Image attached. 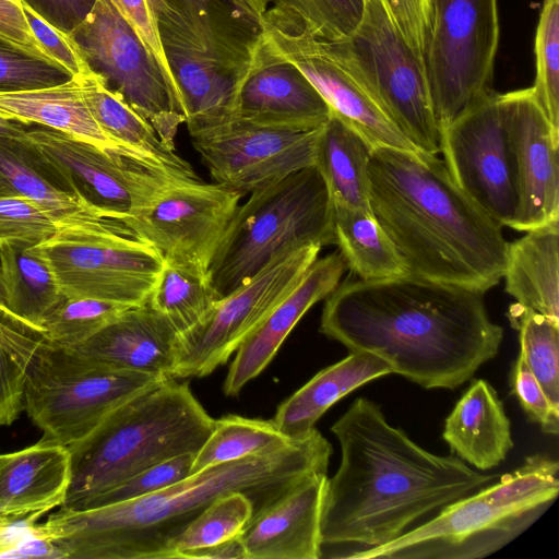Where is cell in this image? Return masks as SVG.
<instances>
[{
    "label": "cell",
    "instance_id": "cell-1",
    "mask_svg": "<svg viewBox=\"0 0 559 559\" xmlns=\"http://www.w3.org/2000/svg\"><path fill=\"white\" fill-rule=\"evenodd\" d=\"M331 431L342 454L336 473L326 479L320 558L349 559L388 544L496 477L456 455L425 450L366 397H357Z\"/></svg>",
    "mask_w": 559,
    "mask_h": 559
},
{
    "label": "cell",
    "instance_id": "cell-2",
    "mask_svg": "<svg viewBox=\"0 0 559 559\" xmlns=\"http://www.w3.org/2000/svg\"><path fill=\"white\" fill-rule=\"evenodd\" d=\"M477 289L412 274L346 278L325 298L320 332L385 359L425 389H455L500 349L503 329Z\"/></svg>",
    "mask_w": 559,
    "mask_h": 559
},
{
    "label": "cell",
    "instance_id": "cell-3",
    "mask_svg": "<svg viewBox=\"0 0 559 559\" xmlns=\"http://www.w3.org/2000/svg\"><path fill=\"white\" fill-rule=\"evenodd\" d=\"M332 447L314 428L302 438L204 468L153 493L88 510L63 507L39 524L63 559H174L173 546L215 499L249 496L255 511L314 473H326Z\"/></svg>",
    "mask_w": 559,
    "mask_h": 559
},
{
    "label": "cell",
    "instance_id": "cell-4",
    "mask_svg": "<svg viewBox=\"0 0 559 559\" xmlns=\"http://www.w3.org/2000/svg\"><path fill=\"white\" fill-rule=\"evenodd\" d=\"M370 210L409 274L486 293L503 278L502 226L452 179L436 154L374 147Z\"/></svg>",
    "mask_w": 559,
    "mask_h": 559
},
{
    "label": "cell",
    "instance_id": "cell-5",
    "mask_svg": "<svg viewBox=\"0 0 559 559\" xmlns=\"http://www.w3.org/2000/svg\"><path fill=\"white\" fill-rule=\"evenodd\" d=\"M212 418L187 383L166 378L112 411L68 447L71 481L63 508L81 510L100 493L170 457L195 454Z\"/></svg>",
    "mask_w": 559,
    "mask_h": 559
},
{
    "label": "cell",
    "instance_id": "cell-6",
    "mask_svg": "<svg viewBox=\"0 0 559 559\" xmlns=\"http://www.w3.org/2000/svg\"><path fill=\"white\" fill-rule=\"evenodd\" d=\"M0 333L25 374L24 411L43 439L66 447L88 436L124 402L166 379L105 366L2 320Z\"/></svg>",
    "mask_w": 559,
    "mask_h": 559
},
{
    "label": "cell",
    "instance_id": "cell-7",
    "mask_svg": "<svg viewBox=\"0 0 559 559\" xmlns=\"http://www.w3.org/2000/svg\"><path fill=\"white\" fill-rule=\"evenodd\" d=\"M334 243L333 204L321 174L310 166L238 205L212 258L209 281L222 298L286 250Z\"/></svg>",
    "mask_w": 559,
    "mask_h": 559
},
{
    "label": "cell",
    "instance_id": "cell-8",
    "mask_svg": "<svg viewBox=\"0 0 559 559\" xmlns=\"http://www.w3.org/2000/svg\"><path fill=\"white\" fill-rule=\"evenodd\" d=\"M329 45L383 115L417 150L440 153V129L423 62L380 0H365L361 20L354 32Z\"/></svg>",
    "mask_w": 559,
    "mask_h": 559
},
{
    "label": "cell",
    "instance_id": "cell-9",
    "mask_svg": "<svg viewBox=\"0 0 559 559\" xmlns=\"http://www.w3.org/2000/svg\"><path fill=\"white\" fill-rule=\"evenodd\" d=\"M36 248L66 297L128 306L147 305L164 262L152 246L118 221L57 227Z\"/></svg>",
    "mask_w": 559,
    "mask_h": 559
},
{
    "label": "cell",
    "instance_id": "cell-10",
    "mask_svg": "<svg viewBox=\"0 0 559 559\" xmlns=\"http://www.w3.org/2000/svg\"><path fill=\"white\" fill-rule=\"evenodd\" d=\"M424 72L440 131L492 93L498 0H428Z\"/></svg>",
    "mask_w": 559,
    "mask_h": 559
},
{
    "label": "cell",
    "instance_id": "cell-11",
    "mask_svg": "<svg viewBox=\"0 0 559 559\" xmlns=\"http://www.w3.org/2000/svg\"><path fill=\"white\" fill-rule=\"evenodd\" d=\"M322 247L286 250L242 286L216 300L203 319L179 332L171 378H202L227 362L267 313L301 280Z\"/></svg>",
    "mask_w": 559,
    "mask_h": 559
},
{
    "label": "cell",
    "instance_id": "cell-12",
    "mask_svg": "<svg viewBox=\"0 0 559 559\" xmlns=\"http://www.w3.org/2000/svg\"><path fill=\"white\" fill-rule=\"evenodd\" d=\"M88 70L115 92L175 150L186 116L158 66L110 0H97L85 21L70 35Z\"/></svg>",
    "mask_w": 559,
    "mask_h": 559
},
{
    "label": "cell",
    "instance_id": "cell-13",
    "mask_svg": "<svg viewBox=\"0 0 559 559\" xmlns=\"http://www.w3.org/2000/svg\"><path fill=\"white\" fill-rule=\"evenodd\" d=\"M27 139L62 174L79 199L107 219L123 223L144 210L169 182L188 178L40 126H32Z\"/></svg>",
    "mask_w": 559,
    "mask_h": 559
},
{
    "label": "cell",
    "instance_id": "cell-14",
    "mask_svg": "<svg viewBox=\"0 0 559 559\" xmlns=\"http://www.w3.org/2000/svg\"><path fill=\"white\" fill-rule=\"evenodd\" d=\"M440 153L459 188L502 227L512 228L518 180L501 93L483 97L443 128Z\"/></svg>",
    "mask_w": 559,
    "mask_h": 559
},
{
    "label": "cell",
    "instance_id": "cell-15",
    "mask_svg": "<svg viewBox=\"0 0 559 559\" xmlns=\"http://www.w3.org/2000/svg\"><path fill=\"white\" fill-rule=\"evenodd\" d=\"M240 198L216 182L178 178L123 224L152 246L163 261L207 275Z\"/></svg>",
    "mask_w": 559,
    "mask_h": 559
},
{
    "label": "cell",
    "instance_id": "cell-16",
    "mask_svg": "<svg viewBox=\"0 0 559 559\" xmlns=\"http://www.w3.org/2000/svg\"><path fill=\"white\" fill-rule=\"evenodd\" d=\"M319 129L295 131L239 119L190 132L211 177L241 197L314 166Z\"/></svg>",
    "mask_w": 559,
    "mask_h": 559
},
{
    "label": "cell",
    "instance_id": "cell-17",
    "mask_svg": "<svg viewBox=\"0 0 559 559\" xmlns=\"http://www.w3.org/2000/svg\"><path fill=\"white\" fill-rule=\"evenodd\" d=\"M260 25L266 48L274 56L294 64L320 93L331 112L373 147L419 151L367 95L328 40L312 35L297 19L280 14L271 8Z\"/></svg>",
    "mask_w": 559,
    "mask_h": 559
},
{
    "label": "cell",
    "instance_id": "cell-18",
    "mask_svg": "<svg viewBox=\"0 0 559 559\" xmlns=\"http://www.w3.org/2000/svg\"><path fill=\"white\" fill-rule=\"evenodd\" d=\"M543 511L491 504L476 492L440 510L428 522L350 559H477L499 550L533 524Z\"/></svg>",
    "mask_w": 559,
    "mask_h": 559
},
{
    "label": "cell",
    "instance_id": "cell-19",
    "mask_svg": "<svg viewBox=\"0 0 559 559\" xmlns=\"http://www.w3.org/2000/svg\"><path fill=\"white\" fill-rule=\"evenodd\" d=\"M512 148L519 204L513 229L526 231L559 221L557 136L532 87L501 93Z\"/></svg>",
    "mask_w": 559,
    "mask_h": 559
},
{
    "label": "cell",
    "instance_id": "cell-20",
    "mask_svg": "<svg viewBox=\"0 0 559 559\" xmlns=\"http://www.w3.org/2000/svg\"><path fill=\"white\" fill-rule=\"evenodd\" d=\"M331 116L326 102L292 63L274 56L262 38L238 83L233 118L276 129L308 131Z\"/></svg>",
    "mask_w": 559,
    "mask_h": 559
},
{
    "label": "cell",
    "instance_id": "cell-21",
    "mask_svg": "<svg viewBox=\"0 0 559 559\" xmlns=\"http://www.w3.org/2000/svg\"><path fill=\"white\" fill-rule=\"evenodd\" d=\"M162 40L199 49L234 72L247 74L261 26L229 0H151Z\"/></svg>",
    "mask_w": 559,
    "mask_h": 559
},
{
    "label": "cell",
    "instance_id": "cell-22",
    "mask_svg": "<svg viewBox=\"0 0 559 559\" xmlns=\"http://www.w3.org/2000/svg\"><path fill=\"white\" fill-rule=\"evenodd\" d=\"M326 479L309 475L255 511L240 534L246 559H320Z\"/></svg>",
    "mask_w": 559,
    "mask_h": 559
},
{
    "label": "cell",
    "instance_id": "cell-23",
    "mask_svg": "<svg viewBox=\"0 0 559 559\" xmlns=\"http://www.w3.org/2000/svg\"><path fill=\"white\" fill-rule=\"evenodd\" d=\"M346 270V262L338 251L317 259L309 266L299 283L237 349L223 385L226 395H237L269 366L298 321L336 288Z\"/></svg>",
    "mask_w": 559,
    "mask_h": 559
},
{
    "label": "cell",
    "instance_id": "cell-24",
    "mask_svg": "<svg viewBox=\"0 0 559 559\" xmlns=\"http://www.w3.org/2000/svg\"><path fill=\"white\" fill-rule=\"evenodd\" d=\"M178 334L166 316L148 305L133 306L68 348L115 369L171 378Z\"/></svg>",
    "mask_w": 559,
    "mask_h": 559
},
{
    "label": "cell",
    "instance_id": "cell-25",
    "mask_svg": "<svg viewBox=\"0 0 559 559\" xmlns=\"http://www.w3.org/2000/svg\"><path fill=\"white\" fill-rule=\"evenodd\" d=\"M0 197L28 200L57 227L100 221L74 193L56 166L25 139L0 136Z\"/></svg>",
    "mask_w": 559,
    "mask_h": 559
},
{
    "label": "cell",
    "instance_id": "cell-26",
    "mask_svg": "<svg viewBox=\"0 0 559 559\" xmlns=\"http://www.w3.org/2000/svg\"><path fill=\"white\" fill-rule=\"evenodd\" d=\"M71 481L68 447L40 439L0 454V515L46 513L62 507Z\"/></svg>",
    "mask_w": 559,
    "mask_h": 559
},
{
    "label": "cell",
    "instance_id": "cell-27",
    "mask_svg": "<svg viewBox=\"0 0 559 559\" xmlns=\"http://www.w3.org/2000/svg\"><path fill=\"white\" fill-rule=\"evenodd\" d=\"M442 438L457 457L480 471L506 460L514 445L511 424L489 382L472 381L445 419Z\"/></svg>",
    "mask_w": 559,
    "mask_h": 559
},
{
    "label": "cell",
    "instance_id": "cell-28",
    "mask_svg": "<svg viewBox=\"0 0 559 559\" xmlns=\"http://www.w3.org/2000/svg\"><path fill=\"white\" fill-rule=\"evenodd\" d=\"M390 373H393L392 366L379 355L366 350L349 352L345 358L319 371L282 402L272 420L287 438H302L342 397Z\"/></svg>",
    "mask_w": 559,
    "mask_h": 559
},
{
    "label": "cell",
    "instance_id": "cell-29",
    "mask_svg": "<svg viewBox=\"0 0 559 559\" xmlns=\"http://www.w3.org/2000/svg\"><path fill=\"white\" fill-rule=\"evenodd\" d=\"M180 88L189 133L233 118L240 78L188 44L162 40Z\"/></svg>",
    "mask_w": 559,
    "mask_h": 559
},
{
    "label": "cell",
    "instance_id": "cell-30",
    "mask_svg": "<svg viewBox=\"0 0 559 559\" xmlns=\"http://www.w3.org/2000/svg\"><path fill=\"white\" fill-rule=\"evenodd\" d=\"M558 222L508 242L503 277L516 306L559 321Z\"/></svg>",
    "mask_w": 559,
    "mask_h": 559
},
{
    "label": "cell",
    "instance_id": "cell-31",
    "mask_svg": "<svg viewBox=\"0 0 559 559\" xmlns=\"http://www.w3.org/2000/svg\"><path fill=\"white\" fill-rule=\"evenodd\" d=\"M0 116L29 126L49 128L102 150L139 158L99 128L84 102L80 76L56 86L0 93Z\"/></svg>",
    "mask_w": 559,
    "mask_h": 559
},
{
    "label": "cell",
    "instance_id": "cell-32",
    "mask_svg": "<svg viewBox=\"0 0 559 559\" xmlns=\"http://www.w3.org/2000/svg\"><path fill=\"white\" fill-rule=\"evenodd\" d=\"M0 266L11 325L38 335L44 319L66 298L36 245H0Z\"/></svg>",
    "mask_w": 559,
    "mask_h": 559
},
{
    "label": "cell",
    "instance_id": "cell-33",
    "mask_svg": "<svg viewBox=\"0 0 559 559\" xmlns=\"http://www.w3.org/2000/svg\"><path fill=\"white\" fill-rule=\"evenodd\" d=\"M84 102L103 132L129 153L146 162L198 179L191 165L175 150L167 147L153 127L133 110L121 96L91 73L80 76Z\"/></svg>",
    "mask_w": 559,
    "mask_h": 559
},
{
    "label": "cell",
    "instance_id": "cell-34",
    "mask_svg": "<svg viewBox=\"0 0 559 559\" xmlns=\"http://www.w3.org/2000/svg\"><path fill=\"white\" fill-rule=\"evenodd\" d=\"M373 148L356 130L331 112L319 131L314 166L333 204L370 210L368 163Z\"/></svg>",
    "mask_w": 559,
    "mask_h": 559
},
{
    "label": "cell",
    "instance_id": "cell-35",
    "mask_svg": "<svg viewBox=\"0 0 559 559\" xmlns=\"http://www.w3.org/2000/svg\"><path fill=\"white\" fill-rule=\"evenodd\" d=\"M333 226L334 245L357 278L373 281L409 274L406 261L371 210L333 204Z\"/></svg>",
    "mask_w": 559,
    "mask_h": 559
},
{
    "label": "cell",
    "instance_id": "cell-36",
    "mask_svg": "<svg viewBox=\"0 0 559 559\" xmlns=\"http://www.w3.org/2000/svg\"><path fill=\"white\" fill-rule=\"evenodd\" d=\"M290 440L280 432L272 419L223 416L214 419L210 436L195 453L191 474L277 449Z\"/></svg>",
    "mask_w": 559,
    "mask_h": 559
},
{
    "label": "cell",
    "instance_id": "cell-37",
    "mask_svg": "<svg viewBox=\"0 0 559 559\" xmlns=\"http://www.w3.org/2000/svg\"><path fill=\"white\" fill-rule=\"evenodd\" d=\"M218 299L207 275L164 261L147 305L182 332L200 322Z\"/></svg>",
    "mask_w": 559,
    "mask_h": 559
},
{
    "label": "cell",
    "instance_id": "cell-38",
    "mask_svg": "<svg viewBox=\"0 0 559 559\" xmlns=\"http://www.w3.org/2000/svg\"><path fill=\"white\" fill-rule=\"evenodd\" d=\"M559 491V463L535 454L489 487L476 493L485 501L519 511H545Z\"/></svg>",
    "mask_w": 559,
    "mask_h": 559
},
{
    "label": "cell",
    "instance_id": "cell-39",
    "mask_svg": "<svg viewBox=\"0 0 559 559\" xmlns=\"http://www.w3.org/2000/svg\"><path fill=\"white\" fill-rule=\"evenodd\" d=\"M509 317L519 332V355L559 407V321L516 305L510 308Z\"/></svg>",
    "mask_w": 559,
    "mask_h": 559
},
{
    "label": "cell",
    "instance_id": "cell-40",
    "mask_svg": "<svg viewBox=\"0 0 559 559\" xmlns=\"http://www.w3.org/2000/svg\"><path fill=\"white\" fill-rule=\"evenodd\" d=\"M254 512L255 504L246 493L236 491L218 497L176 539L173 558L187 559L194 550L239 536Z\"/></svg>",
    "mask_w": 559,
    "mask_h": 559
},
{
    "label": "cell",
    "instance_id": "cell-41",
    "mask_svg": "<svg viewBox=\"0 0 559 559\" xmlns=\"http://www.w3.org/2000/svg\"><path fill=\"white\" fill-rule=\"evenodd\" d=\"M129 307L92 298L66 297L43 321L38 336L61 347L90 338Z\"/></svg>",
    "mask_w": 559,
    "mask_h": 559
},
{
    "label": "cell",
    "instance_id": "cell-42",
    "mask_svg": "<svg viewBox=\"0 0 559 559\" xmlns=\"http://www.w3.org/2000/svg\"><path fill=\"white\" fill-rule=\"evenodd\" d=\"M534 97L559 136V0H544L535 35Z\"/></svg>",
    "mask_w": 559,
    "mask_h": 559
},
{
    "label": "cell",
    "instance_id": "cell-43",
    "mask_svg": "<svg viewBox=\"0 0 559 559\" xmlns=\"http://www.w3.org/2000/svg\"><path fill=\"white\" fill-rule=\"evenodd\" d=\"M271 9L297 19L312 35L336 41L359 24L365 0H265Z\"/></svg>",
    "mask_w": 559,
    "mask_h": 559
},
{
    "label": "cell",
    "instance_id": "cell-44",
    "mask_svg": "<svg viewBox=\"0 0 559 559\" xmlns=\"http://www.w3.org/2000/svg\"><path fill=\"white\" fill-rule=\"evenodd\" d=\"M74 76L60 63L0 35V93L56 86Z\"/></svg>",
    "mask_w": 559,
    "mask_h": 559
},
{
    "label": "cell",
    "instance_id": "cell-45",
    "mask_svg": "<svg viewBox=\"0 0 559 559\" xmlns=\"http://www.w3.org/2000/svg\"><path fill=\"white\" fill-rule=\"evenodd\" d=\"M194 455L185 453L157 463L93 498L81 510L138 499L175 484L191 474Z\"/></svg>",
    "mask_w": 559,
    "mask_h": 559
},
{
    "label": "cell",
    "instance_id": "cell-46",
    "mask_svg": "<svg viewBox=\"0 0 559 559\" xmlns=\"http://www.w3.org/2000/svg\"><path fill=\"white\" fill-rule=\"evenodd\" d=\"M57 230L53 221L35 203L0 197V245L27 242L38 245Z\"/></svg>",
    "mask_w": 559,
    "mask_h": 559
},
{
    "label": "cell",
    "instance_id": "cell-47",
    "mask_svg": "<svg viewBox=\"0 0 559 559\" xmlns=\"http://www.w3.org/2000/svg\"><path fill=\"white\" fill-rule=\"evenodd\" d=\"M110 2L139 36L185 112L180 88L171 73L160 43L156 14L151 0H110Z\"/></svg>",
    "mask_w": 559,
    "mask_h": 559
},
{
    "label": "cell",
    "instance_id": "cell-48",
    "mask_svg": "<svg viewBox=\"0 0 559 559\" xmlns=\"http://www.w3.org/2000/svg\"><path fill=\"white\" fill-rule=\"evenodd\" d=\"M510 384L527 417L538 424L545 433L557 436L559 432V407L549 400L520 355L513 362Z\"/></svg>",
    "mask_w": 559,
    "mask_h": 559
},
{
    "label": "cell",
    "instance_id": "cell-49",
    "mask_svg": "<svg viewBox=\"0 0 559 559\" xmlns=\"http://www.w3.org/2000/svg\"><path fill=\"white\" fill-rule=\"evenodd\" d=\"M23 11L33 35L51 59L64 67L73 76L92 73L69 35L47 23L28 7L23 5Z\"/></svg>",
    "mask_w": 559,
    "mask_h": 559
},
{
    "label": "cell",
    "instance_id": "cell-50",
    "mask_svg": "<svg viewBox=\"0 0 559 559\" xmlns=\"http://www.w3.org/2000/svg\"><path fill=\"white\" fill-rule=\"evenodd\" d=\"M380 1L407 45L423 62L426 38L429 31L428 0Z\"/></svg>",
    "mask_w": 559,
    "mask_h": 559
},
{
    "label": "cell",
    "instance_id": "cell-51",
    "mask_svg": "<svg viewBox=\"0 0 559 559\" xmlns=\"http://www.w3.org/2000/svg\"><path fill=\"white\" fill-rule=\"evenodd\" d=\"M24 388L25 374L0 333V427L13 424L24 411Z\"/></svg>",
    "mask_w": 559,
    "mask_h": 559
},
{
    "label": "cell",
    "instance_id": "cell-52",
    "mask_svg": "<svg viewBox=\"0 0 559 559\" xmlns=\"http://www.w3.org/2000/svg\"><path fill=\"white\" fill-rule=\"evenodd\" d=\"M38 16L70 35L92 12L97 0H21Z\"/></svg>",
    "mask_w": 559,
    "mask_h": 559
},
{
    "label": "cell",
    "instance_id": "cell-53",
    "mask_svg": "<svg viewBox=\"0 0 559 559\" xmlns=\"http://www.w3.org/2000/svg\"><path fill=\"white\" fill-rule=\"evenodd\" d=\"M0 35L39 56L51 59L33 35L21 0H0Z\"/></svg>",
    "mask_w": 559,
    "mask_h": 559
},
{
    "label": "cell",
    "instance_id": "cell-54",
    "mask_svg": "<svg viewBox=\"0 0 559 559\" xmlns=\"http://www.w3.org/2000/svg\"><path fill=\"white\" fill-rule=\"evenodd\" d=\"M187 559H246L240 535L227 542L190 552Z\"/></svg>",
    "mask_w": 559,
    "mask_h": 559
},
{
    "label": "cell",
    "instance_id": "cell-55",
    "mask_svg": "<svg viewBox=\"0 0 559 559\" xmlns=\"http://www.w3.org/2000/svg\"><path fill=\"white\" fill-rule=\"evenodd\" d=\"M247 15L261 24V21L269 9L265 0H229Z\"/></svg>",
    "mask_w": 559,
    "mask_h": 559
},
{
    "label": "cell",
    "instance_id": "cell-56",
    "mask_svg": "<svg viewBox=\"0 0 559 559\" xmlns=\"http://www.w3.org/2000/svg\"><path fill=\"white\" fill-rule=\"evenodd\" d=\"M32 126L0 116V136L25 139Z\"/></svg>",
    "mask_w": 559,
    "mask_h": 559
},
{
    "label": "cell",
    "instance_id": "cell-57",
    "mask_svg": "<svg viewBox=\"0 0 559 559\" xmlns=\"http://www.w3.org/2000/svg\"><path fill=\"white\" fill-rule=\"evenodd\" d=\"M0 320H2L3 322H5L10 325L12 323L11 313L8 309L7 301H5L1 266H0Z\"/></svg>",
    "mask_w": 559,
    "mask_h": 559
}]
</instances>
